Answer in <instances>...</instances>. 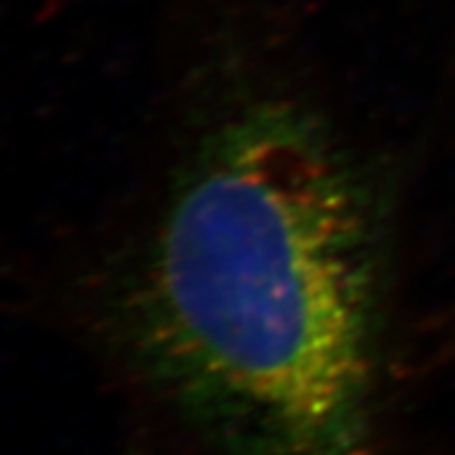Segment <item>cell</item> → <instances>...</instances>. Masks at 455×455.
Listing matches in <instances>:
<instances>
[{
    "mask_svg": "<svg viewBox=\"0 0 455 455\" xmlns=\"http://www.w3.org/2000/svg\"><path fill=\"white\" fill-rule=\"evenodd\" d=\"M384 225L319 118L254 102L204 139L121 299L150 387L220 455H370Z\"/></svg>",
    "mask_w": 455,
    "mask_h": 455,
    "instance_id": "obj_1",
    "label": "cell"
}]
</instances>
